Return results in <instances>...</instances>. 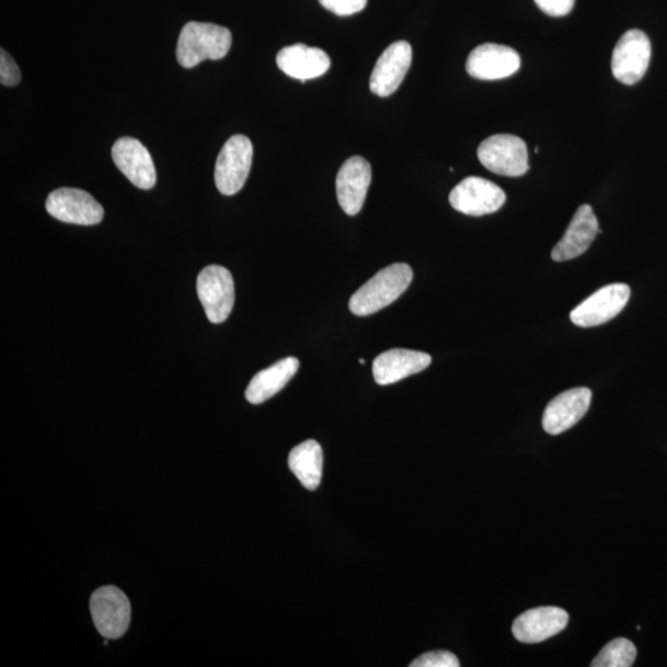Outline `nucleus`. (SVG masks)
Returning a JSON list of instances; mask_svg holds the SVG:
<instances>
[{"label": "nucleus", "instance_id": "f257e3e1", "mask_svg": "<svg viewBox=\"0 0 667 667\" xmlns=\"http://www.w3.org/2000/svg\"><path fill=\"white\" fill-rule=\"evenodd\" d=\"M412 279L413 269L410 265L387 266L357 289L350 298V311L357 317H367L381 311L407 291Z\"/></svg>", "mask_w": 667, "mask_h": 667}, {"label": "nucleus", "instance_id": "f03ea898", "mask_svg": "<svg viewBox=\"0 0 667 667\" xmlns=\"http://www.w3.org/2000/svg\"><path fill=\"white\" fill-rule=\"evenodd\" d=\"M233 36L216 24L191 22L183 26L177 44V61L193 69L206 60H221L228 55Z\"/></svg>", "mask_w": 667, "mask_h": 667}, {"label": "nucleus", "instance_id": "7ed1b4c3", "mask_svg": "<svg viewBox=\"0 0 667 667\" xmlns=\"http://www.w3.org/2000/svg\"><path fill=\"white\" fill-rule=\"evenodd\" d=\"M478 157L483 166L501 176L519 177L529 170L527 143L515 135H493L481 142Z\"/></svg>", "mask_w": 667, "mask_h": 667}, {"label": "nucleus", "instance_id": "20e7f679", "mask_svg": "<svg viewBox=\"0 0 667 667\" xmlns=\"http://www.w3.org/2000/svg\"><path fill=\"white\" fill-rule=\"evenodd\" d=\"M254 148L244 135H234L222 147L216 164V185L221 195L234 196L244 187L253 164Z\"/></svg>", "mask_w": 667, "mask_h": 667}, {"label": "nucleus", "instance_id": "39448f33", "mask_svg": "<svg viewBox=\"0 0 667 667\" xmlns=\"http://www.w3.org/2000/svg\"><path fill=\"white\" fill-rule=\"evenodd\" d=\"M197 292L208 321L226 322L235 302L234 279L229 269L218 265L203 268L197 278Z\"/></svg>", "mask_w": 667, "mask_h": 667}, {"label": "nucleus", "instance_id": "423d86ee", "mask_svg": "<svg viewBox=\"0 0 667 667\" xmlns=\"http://www.w3.org/2000/svg\"><path fill=\"white\" fill-rule=\"evenodd\" d=\"M91 613L96 630L108 640H118L130 625L129 599L114 586L96 589L91 597Z\"/></svg>", "mask_w": 667, "mask_h": 667}, {"label": "nucleus", "instance_id": "0eeeda50", "mask_svg": "<svg viewBox=\"0 0 667 667\" xmlns=\"http://www.w3.org/2000/svg\"><path fill=\"white\" fill-rule=\"evenodd\" d=\"M652 59L649 37L637 28L626 32L617 43L612 55V73L626 85L640 82Z\"/></svg>", "mask_w": 667, "mask_h": 667}, {"label": "nucleus", "instance_id": "6e6552de", "mask_svg": "<svg viewBox=\"0 0 667 667\" xmlns=\"http://www.w3.org/2000/svg\"><path fill=\"white\" fill-rule=\"evenodd\" d=\"M449 202L462 215L481 217L504 207L506 193L488 180L468 177L451 191Z\"/></svg>", "mask_w": 667, "mask_h": 667}, {"label": "nucleus", "instance_id": "1a4fd4ad", "mask_svg": "<svg viewBox=\"0 0 667 667\" xmlns=\"http://www.w3.org/2000/svg\"><path fill=\"white\" fill-rule=\"evenodd\" d=\"M631 298V288L625 284L608 285L579 303L570 319L582 327H593L612 321L620 314Z\"/></svg>", "mask_w": 667, "mask_h": 667}, {"label": "nucleus", "instance_id": "9d476101", "mask_svg": "<svg viewBox=\"0 0 667 667\" xmlns=\"http://www.w3.org/2000/svg\"><path fill=\"white\" fill-rule=\"evenodd\" d=\"M48 215L76 226H95L104 218V209L90 193L77 188H60L46 200Z\"/></svg>", "mask_w": 667, "mask_h": 667}, {"label": "nucleus", "instance_id": "9b49d317", "mask_svg": "<svg viewBox=\"0 0 667 667\" xmlns=\"http://www.w3.org/2000/svg\"><path fill=\"white\" fill-rule=\"evenodd\" d=\"M520 69V57L514 48L498 44H483L471 51L467 71L473 79L497 81L507 79Z\"/></svg>", "mask_w": 667, "mask_h": 667}, {"label": "nucleus", "instance_id": "f8f14e48", "mask_svg": "<svg viewBox=\"0 0 667 667\" xmlns=\"http://www.w3.org/2000/svg\"><path fill=\"white\" fill-rule=\"evenodd\" d=\"M112 158L135 187L148 191L157 185V169L151 154L139 140L122 138L115 141Z\"/></svg>", "mask_w": 667, "mask_h": 667}, {"label": "nucleus", "instance_id": "ddd939ff", "mask_svg": "<svg viewBox=\"0 0 667 667\" xmlns=\"http://www.w3.org/2000/svg\"><path fill=\"white\" fill-rule=\"evenodd\" d=\"M413 60L407 42L391 44L377 60L370 79V90L379 96H389L399 90Z\"/></svg>", "mask_w": 667, "mask_h": 667}, {"label": "nucleus", "instance_id": "4468645a", "mask_svg": "<svg viewBox=\"0 0 667 667\" xmlns=\"http://www.w3.org/2000/svg\"><path fill=\"white\" fill-rule=\"evenodd\" d=\"M371 181L372 170L364 158L353 157L343 163L336 177V196L347 216L360 212Z\"/></svg>", "mask_w": 667, "mask_h": 667}, {"label": "nucleus", "instance_id": "2eb2a0df", "mask_svg": "<svg viewBox=\"0 0 667 667\" xmlns=\"http://www.w3.org/2000/svg\"><path fill=\"white\" fill-rule=\"evenodd\" d=\"M593 402V392L587 387H577L556 395L545 409L543 428L550 435L563 434L582 421Z\"/></svg>", "mask_w": 667, "mask_h": 667}, {"label": "nucleus", "instance_id": "dca6fc26", "mask_svg": "<svg viewBox=\"0 0 667 667\" xmlns=\"http://www.w3.org/2000/svg\"><path fill=\"white\" fill-rule=\"evenodd\" d=\"M568 623V614L559 607H538L521 613L511 626L520 643L534 644L562 633Z\"/></svg>", "mask_w": 667, "mask_h": 667}, {"label": "nucleus", "instance_id": "f3484780", "mask_svg": "<svg viewBox=\"0 0 667 667\" xmlns=\"http://www.w3.org/2000/svg\"><path fill=\"white\" fill-rule=\"evenodd\" d=\"M598 233H601V230L598 228L593 207L588 205L579 207L563 239L551 251V257L556 263H564L582 256L593 245Z\"/></svg>", "mask_w": 667, "mask_h": 667}, {"label": "nucleus", "instance_id": "a211bd4d", "mask_svg": "<svg viewBox=\"0 0 667 667\" xmlns=\"http://www.w3.org/2000/svg\"><path fill=\"white\" fill-rule=\"evenodd\" d=\"M276 62L279 70L303 83L325 74L332 66L325 51L304 44L283 48L276 57Z\"/></svg>", "mask_w": 667, "mask_h": 667}, {"label": "nucleus", "instance_id": "6ab92c4d", "mask_svg": "<svg viewBox=\"0 0 667 667\" xmlns=\"http://www.w3.org/2000/svg\"><path fill=\"white\" fill-rule=\"evenodd\" d=\"M430 364L432 357L427 353L392 349L376 357L373 379L380 386L392 384L428 369Z\"/></svg>", "mask_w": 667, "mask_h": 667}, {"label": "nucleus", "instance_id": "aec40b11", "mask_svg": "<svg viewBox=\"0 0 667 667\" xmlns=\"http://www.w3.org/2000/svg\"><path fill=\"white\" fill-rule=\"evenodd\" d=\"M298 369V359L289 356L269 366L268 369L260 371L248 386L246 400L253 404H261L273 399L294 379Z\"/></svg>", "mask_w": 667, "mask_h": 667}, {"label": "nucleus", "instance_id": "412c9836", "mask_svg": "<svg viewBox=\"0 0 667 667\" xmlns=\"http://www.w3.org/2000/svg\"><path fill=\"white\" fill-rule=\"evenodd\" d=\"M323 450L315 440H307L289 453L288 467L303 487L314 491L323 476Z\"/></svg>", "mask_w": 667, "mask_h": 667}, {"label": "nucleus", "instance_id": "4be33fe9", "mask_svg": "<svg viewBox=\"0 0 667 667\" xmlns=\"http://www.w3.org/2000/svg\"><path fill=\"white\" fill-rule=\"evenodd\" d=\"M636 659V647L625 637L609 642L591 663L593 667H631Z\"/></svg>", "mask_w": 667, "mask_h": 667}, {"label": "nucleus", "instance_id": "5701e85b", "mask_svg": "<svg viewBox=\"0 0 667 667\" xmlns=\"http://www.w3.org/2000/svg\"><path fill=\"white\" fill-rule=\"evenodd\" d=\"M411 667H459L460 662L456 654L450 652L439 651L425 653L417 657Z\"/></svg>", "mask_w": 667, "mask_h": 667}, {"label": "nucleus", "instance_id": "b1692460", "mask_svg": "<svg viewBox=\"0 0 667 667\" xmlns=\"http://www.w3.org/2000/svg\"><path fill=\"white\" fill-rule=\"evenodd\" d=\"M329 12L341 16H349L364 11L367 0H319Z\"/></svg>", "mask_w": 667, "mask_h": 667}, {"label": "nucleus", "instance_id": "393cba45", "mask_svg": "<svg viewBox=\"0 0 667 667\" xmlns=\"http://www.w3.org/2000/svg\"><path fill=\"white\" fill-rule=\"evenodd\" d=\"M0 82L4 85L13 87L22 80V72L12 56L4 48L0 51Z\"/></svg>", "mask_w": 667, "mask_h": 667}, {"label": "nucleus", "instance_id": "a878e982", "mask_svg": "<svg viewBox=\"0 0 667 667\" xmlns=\"http://www.w3.org/2000/svg\"><path fill=\"white\" fill-rule=\"evenodd\" d=\"M534 2L550 16H565L575 5V0H534Z\"/></svg>", "mask_w": 667, "mask_h": 667}, {"label": "nucleus", "instance_id": "bb28decb", "mask_svg": "<svg viewBox=\"0 0 667 667\" xmlns=\"http://www.w3.org/2000/svg\"><path fill=\"white\" fill-rule=\"evenodd\" d=\"M359 363H360L361 365H365V363H366V361H365L364 359H360V360H359Z\"/></svg>", "mask_w": 667, "mask_h": 667}]
</instances>
